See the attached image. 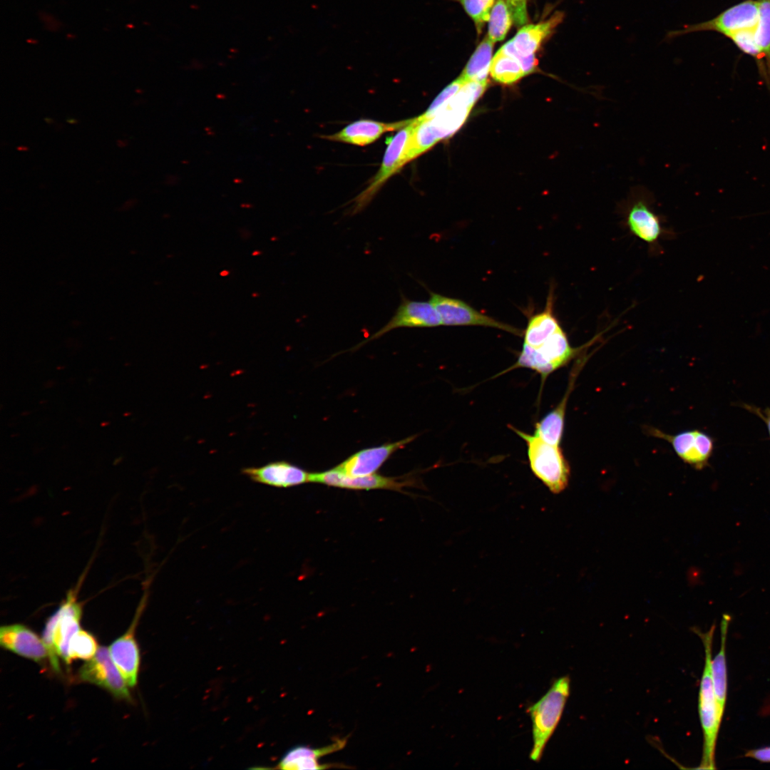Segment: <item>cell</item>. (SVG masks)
I'll list each match as a JSON object with an SVG mask.
<instances>
[{"label": "cell", "instance_id": "cell-34", "mask_svg": "<svg viewBox=\"0 0 770 770\" xmlns=\"http://www.w3.org/2000/svg\"><path fill=\"white\" fill-rule=\"evenodd\" d=\"M745 756L761 762H770V746L749 750L746 752Z\"/></svg>", "mask_w": 770, "mask_h": 770}, {"label": "cell", "instance_id": "cell-26", "mask_svg": "<svg viewBox=\"0 0 770 770\" xmlns=\"http://www.w3.org/2000/svg\"><path fill=\"white\" fill-rule=\"evenodd\" d=\"M494 43L486 36L478 44L461 77L466 81H487Z\"/></svg>", "mask_w": 770, "mask_h": 770}, {"label": "cell", "instance_id": "cell-37", "mask_svg": "<svg viewBox=\"0 0 770 770\" xmlns=\"http://www.w3.org/2000/svg\"><path fill=\"white\" fill-rule=\"evenodd\" d=\"M220 274H221L222 276H226V275L229 274V272H227H227L222 271V272L220 273Z\"/></svg>", "mask_w": 770, "mask_h": 770}, {"label": "cell", "instance_id": "cell-10", "mask_svg": "<svg viewBox=\"0 0 770 770\" xmlns=\"http://www.w3.org/2000/svg\"><path fill=\"white\" fill-rule=\"evenodd\" d=\"M81 681L96 684L115 697L130 701L128 684L113 662L108 648L100 647L96 654L80 668Z\"/></svg>", "mask_w": 770, "mask_h": 770}, {"label": "cell", "instance_id": "cell-15", "mask_svg": "<svg viewBox=\"0 0 770 770\" xmlns=\"http://www.w3.org/2000/svg\"><path fill=\"white\" fill-rule=\"evenodd\" d=\"M416 436L401 441L369 448L353 454L336 468L349 477L364 476L374 473L395 451L412 441Z\"/></svg>", "mask_w": 770, "mask_h": 770}, {"label": "cell", "instance_id": "cell-17", "mask_svg": "<svg viewBox=\"0 0 770 770\" xmlns=\"http://www.w3.org/2000/svg\"><path fill=\"white\" fill-rule=\"evenodd\" d=\"M0 645L9 651L38 663L48 657V650L43 639L21 624L1 627Z\"/></svg>", "mask_w": 770, "mask_h": 770}, {"label": "cell", "instance_id": "cell-32", "mask_svg": "<svg viewBox=\"0 0 770 770\" xmlns=\"http://www.w3.org/2000/svg\"><path fill=\"white\" fill-rule=\"evenodd\" d=\"M466 81L461 76L448 86L433 101L427 111L420 116L421 119L432 118L438 110L450 101Z\"/></svg>", "mask_w": 770, "mask_h": 770}, {"label": "cell", "instance_id": "cell-19", "mask_svg": "<svg viewBox=\"0 0 770 770\" xmlns=\"http://www.w3.org/2000/svg\"><path fill=\"white\" fill-rule=\"evenodd\" d=\"M564 13L555 11L550 18L538 24L524 25L515 36L503 46L522 58L535 56L543 42L563 21Z\"/></svg>", "mask_w": 770, "mask_h": 770}, {"label": "cell", "instance_id": "cell-35", "mask_svg": "<svg viewBox=\"0 0 770 770\" xmlns=\"http://www.w3.org/2000/svg\"><path fill=\"white\" fill-rule=\"evenodd\" d=\"M743 406L749 411H751L758 416L765 422L767 426L769 434L770 436V408H766L762 410L758 407L749 404H743Z\"/></svg>", "mask_w": 770, "mask_h": 770}, {"label": "cell", "instance_id": "cell-4", "mask_svg": "<svg viewBox=\"0 0 770 770\" xmlns=\"http://www.w3.org/2000/svg\"><path fill=\"white\" fill-rule=\"evenodd\" d=\"M81 607L73 593H69L58 610L48 619L43 631L42 639L48 650L52 668L60 672L58 657L66 664L69 657V645L75 634L81 630Z\"/></svg>", "mask_w": 770, "mask_h": 770}, {"label": "cell", "instance_id": "cell-18", "mask_svg": "<svg viewBox=\"0 0 770 770\" xmlns=\"http://www.w3.org/2000/svg\"><path fill=\"white\" fill-rule=\"evenodd\" d=\"M242 473L256 483L288 488L309 482V473L284 461H274L259 467H247Z\"/></svg>", "mask_w": 770, "mask_h": 770}, {"label": "cell", "instance_id": "cell-13", "mask_svg": "<svg viewBox=\"0 0 770 770\" xmlns=\"http://www.w3.org/2000/svg\"><path fill=\"white\" fill-rule=\"evenodd\" d=\"M625 221L631 233L649 245H654L662 234L661 218L651 208L645 194H635L628 202Z\"/></svg>", "mask_w": 770, "mask_h": 770}, {"label": "cell", "instance_id": "cell-29", "mask_svg": "<svg viewBox=\"0 0 770 770\" xmlns=\"http://www.w3.org/2000/svg\"><path fill=\"white\" fill-rule=\"evenodd\" d=\"M758 3L759 16L756 37L764 56L770 80V0H758Z\"/></svg>", "mask_w": 770, "mask_h": 770}, {"label": "cell", "instance_id": "cell-12", "mask_svg": "<svg viewBox=\"0 0 770 770\" xmlns=\"http://www.w3.org/2000/svg\"><path fill=\"white\" fill-rule=\"evenodd\" d=\"M440 325V317L430 301L411 300L402 296L401 303L390 320L356 346L378 339L395 329L435 327Z\"/></svg>", "mask_w": 770, "mask_h": 770}, {"label": "cell", "instance_id": "cell-8", "mask_svg": "<svg viewBox=\"0 0 770 770\" xmlns=\"http://www.w3.org/2000/svg\"><path fill=\"white\" fill-rule=\"evenodd\" d=\"M758 16V0H744L710 20L689 25L680 30L671 31L667 33V37L672 38L698 31H715L727 37L737 31L756 26Z\"/></svg>", "mask_w": 770, "mask_h": 770}, {"label": "cell", "instance_id": "cell-7", "mask_svg": "<svg viewBox=\"0 0 770 770\" xmlns=\"http://www.w3.org/2000/svg\"><path fill=\"white\" fill-rule=\"evenodd\" d=\"M414 120L415 118H412L409 124L399 130L396 134L389 140L380 168L371 179L368 186L354 199L351 214H356L364 209L386 182L407 164L406 155Z\"/></svg>", "mask_w": 770, "mask_h": 770}, {"label": "cell", "instance_id": "cell-16", "mask_svg": "<svg viewBox=\"0 0 770 770\" xmlns=\"http://www.w3.org/2000/svg\"><path fill=\"white\" fill-rule=\"evenodd\" d=\"M142 610V608L139 609L128 630L108 647L113 662L128 686L130 687H135L138 682L140 650L135 637V630Z\"/></svg>", "mask_w": 770, "mask_h": 770}, {"label": "cell", "instance_id": "cell-5", "mask_svg": "<svg viewBox=\"0 0 770 770\" xmlns=\"http://www.w3.org/2000/svg\"><path fill=\"white\" fill-rule=\"evenodd\" d=\"M595 341L580 347H573L563 328L558 330L540 345L530 347L523 344L518 358L510 369L528 368L546 378L550 374L566 365Z\"/></svg>", "mask_w": 770, "mask_h": 770}, {"label": "cell", "instance_id": "cell-20", "mask_svg": "<svg viewBox=\"0 0 770 770\" xmlns=\"http://www.w3.org/2000/svg\"><path fill=\"white\" fill-rule=\"evenodd\" d=\"M412 120V118L392 123H384L371 119L356 120L337 133L321 138L331 141L364 146L378 140L383 134L399 130Z\"/></svg>", "mask_w": 770, "mask_h": 770}, {"label": "cell", "instance_id": "cell-30", "mask_svg": "<svg viewBox=\"0 0 770 770\" xmlns=\"http://www.w3.org/2000/svg\"><path fill=\"white\" fill-rule=\"evenodd\" d=\"M98 650L95 637L90 632L80 630L72 637L69 645V657L72 659H90Z\"/></svg>", "mask_w": 770, "mask_h": 770}, {"label": "cell", "instance_id": "cell-28", "mask_svg": "<svg viewBox=\"0 0 770 770\" xmlns=\"http://www.w3.org/2000/svg\"><path fill=\"white\" fill-rule=\"evenodd\" d=\"M488 21L487 36L490 40L493 43L503 40L513 21L505 0H498L495 3Z\"/></svg>", "mask_w": 770, "mask_h": 770}, {"label": "cell", "instance_id": "cell-22", "mask_svg": "<svg viewBox=\"0 0 770 770\" xmlns=\"http://www.w3.org/2000/svg\"><path fill=\"white\" fill-rule=\"evenodd\" d=\"M583 364V359H580L572 371L569 386L563 398L553 410L535 424L534 433L550 444L560 446L564 429L567 401Z\"/></svg>", "mask_w": 770, "mask_h": 770}, {"label": "cell", "instance_id": "cell-21", "mask_svg": "<svg viewBox=\"0 0 770 770\" xmlns=\"http://www.w3.org/2000/svg\"><path fill=\"white\" fill-rule=\"evenodd\" d=\"M346 744V738H343L317 749H312L304 745L294 746L283 755L278 764V767L287 770L323 769L332 767L333 766L330 764H320L319 758L339 751L345 746Z\"/></svg>", "mask_w": 770, "mask_h": 770}, {"label": "cell", "instance_id": "cell-11", "mask_svg": "<svg viewBox=\"0 0 770 770\" xmlns=\"http://www.w3.org/2000/svg\"><path fill=\"white\" fill-rule=\"evenodd\" d=\"M649 435L670 443L677 456L685 463L702 469L707 465L713 449V439L699 430L685 431L676 435L667 434L661 430L645 427Z\"/></svg>", "mask_w": 770, "mask_h": 770}, {"label": "cell", "instance_id": "cell-24", "mask_svg": "<svg viewBox=\"0 0 770 770\" xmlns=\"http://www.w3.org/2000/svg\"><path fill=\"white\" fill-rule=\"evenodd\" d=\"M729 622V615H724L721 622L720 649L711 661V674L714 690L719 706L724 712L727 696L726 642Z\"/></svg>", "mask_w": 770, "mask_h": 770}, {"label": "cell", "instance_id": "cell-36", "mask_svg": "<svg viewBox=\"0 0 770 770\" xmlns=\"http://www.w3.org/2000/svg\"><path fill=\"white\" fill-rule=\"evenodd\" d=\"M17 149H18L19 150H28V148H26V147H24V146H21V147H18V148H17Z\"/></svg>", "mask_w": 770, "mask_h": 770}, {"label": "cell", "instance_id": "cell-25", "mask_svg": "<svg viewBox=\"0 0 770 770\" xmlns=\"http://www.w3.org/2000/svg\"><path fill=\"white\" fill-rule=\"evenodd\" d=\"M490 72L496 81L510 84L526 75L519 58L501 46L491 60Z\"/></svg>", "mask_w": 770, "mask_h": 770}, {"label": "cell", "instance_id": "cell-9", "mask_svg": "<svg viewBox=\"0 0 770 770\" xmlns=\"http://www.w3.org/2000/svg\"><path fill=\"white\" fill-rule=\"evenodd\" d=\"M429 301L436 309L441 325L483 326L521 334L520 329L478 312L463 300L430 292Z\"/></svg>", "mask_w": 770, "mask_h": 770}, {"label": "cell", "instance_id": "cell-23", "mask_svg": "<svg viewBox=\"0 0 770 770\" xmlns=\"http://www.w3.org/2000/svg\"><path fill=\"white\" fill-rule=\"evenodd\" d=\"M553 312V294L550 291L545 309L530 316L525 329L523 344L535 347L561 329Z\"/></svg>", "mask_w": 770, "mask_h": 770}, {"label": "cell", "instance_id": "cell-6", "mask_svg": "<svg viewBox=\"0 0 770 770\" xmlns=\"http://www.w3.org/2000/svg\"><path fill=\"white\" fill-rule=\"evenodd\" d=\"M487 81H466L458 93L429 119L423 120L437 142L452 135L465 122L472 107L483 94Z\"/></svg>", "mask_w": 770, "mask_h": 770}, {"label": "cell", "instance_id": "cell-33", "mask_svg": "<svg viewBox=\"0 0 770 770\" xmlns=\"http://www.w3.org/2000/svg\"><path fill=\"white\" fill-rule=\"evenodd\" d=\"M513 20L517 26H522L528 21L527 0H505Z\"/></svg>", "mask_w": 770, "mask_h": 770}, {"label": "cell", "instance_id": "cell-3", "mask_svg": "<svg viewBox=\"0 0 770 770\" xmlns=\"http://www.w3.org/2000/svg\"><path fill=\"white\" fill-rule=\"evenodd\" d=\"M512 429L525 442L530 469L550 492L563 491L569 481L570 466L560 446L550 444L536 434Z\"/></svg>", "mask_w": 770, "mask_h": 770}, {"label": "cell", "instance_id": "cell-27", "mask_svg": "<svg viewBox=\"0 0 770 770\" xmlns=\"http://www.w3.org/2000/svg\"><path fill=\"white\" fill-rule=\"evenodd\" d=\"M756 26L737 31L729 35L727 38H729L743 53L754 58L760 76L763 77L766 83L769 85L770 80L768 76L764 56L756 37Z\"/></svg>", "mask_w": 770, "mask_h": 770}, {"label": "cell", "instance_id": "cell-2", "mask_svg": "<svg viewBox=\"0 0 770 770\" xmlns=\"http://www.w3.org/2000/svg\"><path fill=\"white\" fill-rule=\"evenodd\" d=\"M570 690V677L568 675L561 677L528 708L533 741L530 754L532 761L538 762L540 760L544 749L560 720Z\"/></svg>", "mask_w": 770, "mask_h": 770}, {"label": "cell", "instance_id": "cell-14", "mask_svg": "<svg viewBox=\"0 0 770 770\" xmlns=\"http://www.w3.org/2000/svg\"><path fill=\"white\" fill-rule=\"evenodd\" d=\"M309 482L319 483L329 486L354 490L389 489L401 491L410 485V481H399L396 478L386 477L379 474L349 477L336 467L320 473H311Z\"/></svg>", "mask_w": 770, "mask_h": 770}, {"label": "cell", "instance_id": "cell-31", "mask_svg": "<svg viewBox=\"0 0 770 770\" xmlns=\"http://www.w3.org/2000/svg\"><path fill=\"white\" fill-rule=\"evenodd\" d=\"M465 11L473 21L478 34L482 31L485 23L488 21L491 10L495 0H458Z\"/></svg>", "mask_w": 770, "mask_h": 770}, {"label": "cell", "instance_id": "cell-1", "mask_svg": "<svg viewBox=\"0 0 770 770\" xmlns=\"http://www.w3.org/2000/svg\"><path fill=\"white\" fill-rule=\"evenodd\" d=\"M714 630L715 626L713 625L707 632L702 634L699 632L703 641L705 652L704 666L700 682L698 699L699 714L703 734L702 761L698 769H716V744L724 713L721 710L717 702L711 674L712 649Z\"/></svg>", "mask_w": 770, "mask_h": 770}]
</instances>
